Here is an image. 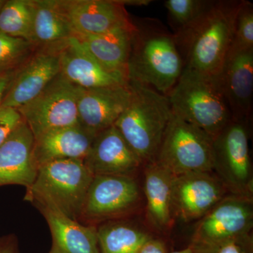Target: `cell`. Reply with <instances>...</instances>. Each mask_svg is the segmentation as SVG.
I'll list each match as a JSON object with an SVG mask.
<instances>
[{"label": "cell", "mask_w": 253, "mask_h": 253, "mask_svg": "<svg viewBox=\"0 0 253 253\" xmlns=\"http://www.w3.org/2000/svg\"><path fill=\"white\" fill-rule=\"evenodd\" d=\"M56 45L59 74L73 85L83 89L127 85L129 80L126 75L101 66L76 36Z\"/></svg>", "instance_id": "7c38bea8"}, {"label": "cell", "mask_w": 253, "mask_h": 253, "mask_svg": "<svg viewBox=\"0 0 253 253\" xmlns=\"http://www.w3.org/2000/svg\"><path fill=\"white\" fill-rule=\"evenodd\" d=\"M34 143L33 133L22 120L0 146V186L17 184L31 189L38 171Z\"/></svg>", "instance_id": "e0dca14e"}, {"label": "cell", "mask_w": 253, "mask_h": 253, "mask_svg": "<svg viewBox=\"0 0 253 253\" xmlns=\"http://www.w3.org/2000/svg\"><path fill=\"white\" fill-rule=\"evenodd\" d=\"M101 253H139L151 236L142 229L126 222L115 221L97 229Z\"/></svg>", "instance_id": "cb8c5ba5"}, {"label": "cell", "mask_w": 253, "mask_h": 253, "mask_svg": "<svg viewBox=\"0 0 253 253\" xmlns=\"http://www.w3.org/2000/svg\"><path fill=\"white\" fill-rule=\"evenodd\" d=\"M251 235L246 236L219 245L211 253H251Z\"/></svg>", "instance_id": "f546056e"}, {"label": "cell", "mask_w": 253, "mask_h": 253, "mask_svg": "<svg viewBox=\"0 0 253 253\" xmlns=\"http://www.w3.org/2000/svg\"><path fill=\"white\" fill-rule=\"evenodd\" d=\"M32 43L54 45L75 36L60 1H33Z\"/></svg>", "instance_id": "603a6c76"}, {"label": "cell", "mask_w": 253, "mask_h": 253, "mask_svg": "<svg viewBox=\"0 0 253 253\" xmlns=\"http://www.w3.org/2000/svg\"><path fill=\"white\" fill-rule=\"evenodd\" d=\"M241 1H211L199 19L176 35V45L185 56L184 68L219 76L234 37Z\"/></svg>", "instance_id": "6da1fadb"}, {"label": "cell", "mask_w": 253, "mask_h": 253, "mask_svg": "<svg viewBox=\"0 0 253 253\" xmlns=\"http://www.w3.org/2000/svg\"><path fill=\"white\" fill-rule=\"evenodd\" d=\"M84 163L94 176L130 177L144 165L114 126L96 134Z\"/></svg>", "instance_id": "4fadbf2b"}, {"label": "cell", "mask_w": 253, "mask_h": 253, "mask_svg": "<svg viewBox=\"0 0 253 253\" xmlns=\"http://www.w3.org/2000/svg\"><path fill=\"white\" fill-rule=\"evenodd\" d=\"M0 253H19L17 241L14 236L0 238Z\"/></svg>", "instance_id": "d6a6232c"}, {"label": "cell", "mask_w": 253, "mask_h": 253, "mask_svg": "<svg viewBox=\"0 0 253 253\" xmlns=\"http://www.w3.org/2000/svg\"><path fill=\"white\" fill-rule=\"evenodd\" d=\"M140 195L134 177L95 175L86 194L81 218L100 220L121 215L136 206Z\"/></svg>", "instance_id": "8fae6325"}, {"label": "cell", "mask_w": 253, "mask_h": 253, "mask_svg": "<svg viewBox=\"0 0 253 253\" xmlns=\"http://www.w3.org/2000/svg\"><path fill=\"white\" fill-rule=\"evenodd\" d=\"M229 194L213 172H192L174 175L173 214L181 220H199Z\"/></svg>", "instance_id": "30bf717a"}, {"label": "cell", "mask_w": 253, "mask_h": 253, "mask_svg": "<svg viewBox=\"0 0 253 253\" xmlns=\"http://www.w3.org/2000/svg\"><path fill=\"white\" fill-rule=\"evenodd\" d=\"M211 1L205 0H167L165 6L168 9L174 36L189 29L207 9Z\"/></svg>", "instance_id": "484cf974"}, {"label": "cell", "mask_w": 253, "mask_h": 253, "mask_svg": "<svg viewBox=\"0 0 253 253\" xmlns=\"http://www.w3.org/2000/svg\"><path fill=\"white\" fill-rule=\"evenodd\" d=\"M249 49H253V5L250 1H241L229 51Z\"/></svg>", "instance_id": "4316f807"}, {"label": "cell", "mask_w": 253, "mask_h": 253, "mask_svg": "<svg viewBox=\"0 0 253 253\" xmlns=\"http://www.w3.org/2000/svg\"><path fill=\"white\" fill-rule=\"evenodd\" d=\"M253 199L229 194L199 219L191 244L201 253H211L219 245L251 235Z\"/></svg>", "instance_id": "ba28073f"}, {"label": "cell", "mask_w": 253, "mask_h": 253, "mask_svg": "<svg viewBox=\"0 0 253 253\" xmlns=\"http://www.w3.org/2000/svg\"><path fill=\"white\" fill-rule=\"evenodd\" d=\"M94 175L80 160H59L38 168L26 199L57 210L73 220L81 218Z\"/></svg>", "instance_id": "5b68a950"}, {"label": "cell", "mask_w": 253, "mask_h": 253, "mask_svg": "<svg viewBox=\"0 0 253 253\" xmlns=\"http://www.w3.org/2000/svg\"><path fill=\"white\" fill-rule=\"evenodd\" d=\"M5 1H2V0H0V10H1V7H2L3 4H4Z\"/></svg>", "instance_id": "e575fe53"}, {"label": "cell", "mask_w": 253, "mask_h": 253, "mask_svg": "<svg viewBox=\"0 0 253 253\" xmlns=\"http://www.w3.org/2000/svg\"><path fill=\"white\" fill-rule=\"evenodd\" d=\"M130 95L128 84L95 89L78 87L80 126L94 135L114 126L127 106Z\"/></svg>", "instance_id": "5bb4252c"}, {"label": "cell", "mask_w": 253, "mask_h": 253, "mask_svg": "<svg viewBox=\"0 0 253 253\" xmlns=\"http://www.w3.org/2000/svg\"><path fill=\"white\" fill-rule=\"evenodd\" d=\"M59 73L56 48L38 53L16 71L0 108L19 109L41 94Z\"/></svg>", "instance_id": "2e32d148"}, {"label": "cell", "mask_w": 253, "mask_h": 253, "mask_svg": "<svg viewBox=\"0 0 253 253\" xmlns=\"http://www.w3.org/2000/svg\"><path fill=\"white\" fill-rule=\"evenodd\" d=\"M171 253H201L199 251V249L196 247V246H194L193 244L190 245L189 246H188L186 249L181 250V251H175V252H173Z\"/></svg>", "instance_id": "836d02e7"}, {"label": "cell", "mask_w": 253, "mask_h": 253, "mask_svg": "<svg viewBox=\"0 0 253 253\" xmlns=\"http://www.w3.org/2000/svg\"><path fill=\"white\" fill-rule=\"evenodd\" d=\"M75 36L98 35L132 26L122 1L109 0L60 1Z\"/></svg>", "instance_id": "ac0fdd59"}, {"label": "cell", "mask_w": 253, "mask_h": 253, "mask_svg": "<svg viewBox=\"0 0 253 253\" xmlns=\"http://www.w3.org/2000/svg\"><path fill=\"white\" fill-rule=\"evenodd\" d=\"M168 96L174 114L212 138L232 121L219 76L184 68Z\"/></svg>", "instance_id": "277c9868"}, {"label": "cell", "mask_w": 253, "mask_h": 253, "mask_svg": "<svg viewBox=\"0 0 253 253\" xmlns=\"http://www.w3.org/2000/svg\"><path fill=\"white\" fill-rule=\"evenodd\" d=\"M22 121L17 110L0 108V146Z\"/></svg>", "instance_id": "f1b7e54d"}, {"label": "cell", "mask_w": 253, "mask_h": 253, "mask_svg": "<svg viewBox=\"0 0 253 253\" xmlns=\"http://www.w3.org/2000/svg\"><path fill=\"white\" fill-rule=\"evenodd\" d=\"M33 21V1H4L0 10V33L32 43Z\"/></svg>", "instance_id": "d4e9b609"}, {"label": "cell", "mask_w": 253, "mask_h": 253, "mask_svg": "<svg viewBox=\"0 0 253 253\" xmlns=\"http://www.w3.org/2000/svg\"><path fill=\"white\" fill-rule=\"evenodd\" d=\"M94 134L78 126L53 129L35 139L33 157L38 168L59 160L85 159Z\"/></svg>", "instance_id": "d6986e66"}, {"label": "cell", "mask_w": 253, "mask_h": 253, "mask_svg": "<svg viewBox=\"0 0 253 253\" xmlns=\"http://www.w3.org/2000/svg\"><path fill=\"white\" fill-rule=\"evenodd\" d=\"M136 26L114 28L98 35L76 36L105 68L127 77V65Z\"/></svg>", "instance_id": "44dd1931"}, {"label": "cell", "mask_w": 253, "mask_h": 253, "mask_svg": "<svg viewBox=\"0 0 253 253\" xmlns=\"http://www.w3.org/2000/svg\"><path fill=\"white\" fill-rule=\"evenodd\" d=\"M139 28L133 35L127 65L129 81L169 94L180 77L184 63L174 35L157 25Z\"/></svg>", "instance_id": "3957f363"}, {"label": "cell", "mask_w": 253, "mask_h": 253, "mask_svg": "<svg viewBox=\"0 0 253 253\" xmlns=\"http://www.w3.org/2000/svg\"><path fill=\"white\" fill-rule=\"evenodd\" d=\"M249 123L231 121L213 138V172L229 194L253 199Z\"/></svg>", "instance_id": "52a82bcc"}, {"label": "cell", "mask_w": 253, "mask_h": 253, "mask_svg": "<svg viewBox=\"0 0 253 253\" xmlns=\"http://www.w3.org/2000/svg\"><path fill=\"white\" fill-rule=\"evenodd\" d=\"M78 90L59 74L36 98L17 110L35 139L53 129L80 125Z\"/></svg>", "instance_id": "9c48e42d"}, {"label": "cell", "mask_w": 253, "mask_h": 253, "mask_svg": "<svg viewBox=\"0 0 253 253\" xmlns=\"http://www.w3.org/2000/svg\"><path fill=\"white\" fill-rule=\"evenodd\" d=\"M144 192L149 218L159 230L172 226V189L174 174L156 162L145 168Z\"/></svg>", "instance_id": "7402d4cb"}, {"label": "cell", "mask_w": 253, "mask_h": 253, "mask_svg": "<svg viewBox=\"0 0 253 253\" xmlns=\"http://www.w3.org/2000/svg\"><path fill=\"white\" fill-rule=\"evenodd\" d=\"M130 99L114 126L143 164L154 163L172 116L167 95L134 81Z\"/></svg>", "instance_id": "7a4b0ae2"}, {"label": "cell", "mask_w": 253, "mask_h": 253, "mask_svg": "<svg viewBox=\"0 0 253 253\" xmlns=\"http://www.w3.org/2000/svg\"><path fill=\"white\" fill-rule=\"evenodd\" d=\"M213 138L172 113L156 161L174 175L213 172Z\"/></svg>", "instance_id": "8992f818"}, {"label": "cell", "mask_w": 253, "mask_h": 253, "mask_svg": "<svg viewBox=\"0 0 253 253\" xmlns=\"http://www.w3.org/2000/svg\"><path fill=\"white\" fill-rule=\"evenodd\" d=\"M139 253H167V251L162 241L151 238L141 247Z\"/></svg>", "instance_id": "1f68e13d"}, {"label": "cell", "mask_w": 253, "mask_h": 253, "mask_svg": "<svg viewBox=\"0 0 253 253\" xmlns=\"http://www.w3.org/2000/svg\"><path fill=\"white\" fill-rule=\"evenodd\" d=\"M14 68L0 73V106L16 73Z\"/></svg>", "instance_id": "4dcf8cb0"}, {"label": "cell", "mask_w": 253, "mask_h": 253, "mask_svg": "<svg viewBox=\"0 0 253 253\" xmlns=\"http://www.w3.org/2000/svg\"><path fill=\"white\" fill-rule=\"evenodd\" d=\"M219 76L233 121L249 123L253 111V49L229 51Z\"/></svg>", "instance_id": "9a60e30c"}, {"label": "cell", "mask_w": 253, "mask_h": 253, "mask_svg": "<svg viewBox=\"0 0 253 253\" xmlns=\"http://www.w3.org/2000/svg\"><path fill=\"white\" fill-rule=\"evenodd\" d=\"M35 205L49 226L52 237L49 253H101L96 227L83 225L49 206Z\"/></svg>", "instance_id": "ffe728a7"}, {"label": "cell", "mask_w": 253, "mask_h": 253, "mask_svg": "<svg viewBox=\"0 0 253 253\" xmlns=\"http://www.w3.org/2000/svg\"><path fill=\"white\" fill-rule=\"evenodd\" d=\"M30 42L0 33V73L12 69L21 61L32 46Z\"/></svg>", "instance_id": "83f0119b"}]
</instances>
